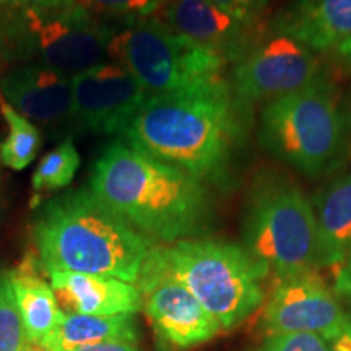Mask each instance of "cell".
<instances>
[{
	"label": "cell",
	"instance_id": "32",
	"mask_svg": "<svg viewBox=\"0 0 351 351\" xmlns=\"http://www.w3.org/2000/svg\"><path fill=\"white\" fill-rule=\"evenodd\" d=\"M346 261H351V247H350V252H348V257H346Z\"/></svg>",
	"mask_w": 351,
	"mask_h": 351
},
{
	"label": "cell",
	"instance_id": "12",
	"mask_svg": "<svg viewBox=\"0 0 351 351\" xmlns=\"http://www.w3.org/2000/svg\"><path fill=\"white\" fill-rule=\"evenodd\" d=\"M72 90L73 116L96 134H122L152 96L116 62H101L73 75Z\"/></svg>",
	"mask_w": 351,
	"mask_h": 351
},
{
	"label": "cell",
	"instance_id": "21",
	"mask_svg": "<svg viewBox=\"0 0 351 351\" xmlns=\"http://www.w3.org/2000/svg\"><path fill=\"white\" fill-rule=\"evenodd\" d=\"M78 166H80V153L77 152L72 140H65L39 161L32 179L33 191L41 194V192L67 187L75 178Z\"/></svg>",
	"mask_w": 351,
	"mask_h": 351
},
{
	"label": "cell",
	"instance_id": "2",
	"mask_svg": "<svg viewBox=\"0 0 351 351\" xmlns=\"http://www.w3.org/2000/svg\"><path fill=\"white\" fill-rule=\"evenodd\" d=\"M90 191L155 243L200 238L213 219L204 182L125 142L111 143L96 160Z\"/></svg>",
	"mask_w": 351,
	"mask_h": 351
},
{
	"label": "cell",
	"instance_id": "23",
	"mask_svg": "<svg viewBox=\"0 0 351 351\" xmlns=\"http://www.w3.org/2000/svg\"><path fill=\"white\" fill-rule=\"evenodd\" d=\"M168 0H73L91 15L124 16L130 21L150 19Z\"/></svg>",
	"mask_w": 351,
	"mask_h": 351
},
{
	"label": "cell",
	"instance_id": "16",
	"mask_svg": "<svg viewBox=\"0 0 351 351\" xmlns=\"http://www.w3.org/2000/svg\"><path fill=\"white\" fill-rule=\"evenodd\" d=\"M270 32L330 54L351 39V0H295L275 16Z\"/></svg>",
	"mask_w": 351,
	"mask_h": 351
},
{
	"label": "cell",
	"instance_id": "31",
	"mask_svg": "<svg viewBox=\"0 0 351 351\" xmlns=\"http://www.w3.org/2000/svg\"><path fill=\"white\" fill-rule=\"evenodd\" d=\"M26 351H46V350H43V348H34V346H32V348L26 350Z\"/></svg>",
	"mask_w": 351,
	"mask_h": 351
},
{
	"label": "cell",
	"instance_id": "29",
	"mask_svg": "<svg viewBox=\"0 0 351 351\" xmlns=\"http://www.w3.org/2000/svg\"><path fill=\"white\" fill-rule=\"evenodd\" d=\"M332 351H351V314L346 315V320L341 330L328 340Z\"/></svg>",
	"mask_w": 351,
	"mask_h": 351
},
{
	"label": "cell",
	"instance_id": "14",
	"mask_svg": "<svg viewBox=\"0 0 351 351\" xmlns=\"http://www.w3.org/2000/svg\"><path fill=\"white\" fill-rule=\"evenodd\" d=\"M7 104L26 119L52 124L73 116L72 77L39 64H20L0 80Z\"/></svg>",
	"mask_w": 351,
	"mask_h": 351
},
{
	"label": "cell",
	"instance_id": "17",
	"mask_svg": "<svg viewBox=\"0 0 351 351\" xmlns=\"http://www.w3.org/2000/svg\"><path fill=\"white\" fill-rule=\"evenodd\" d=\"M315 267H341L351 247V171L315 197Z\"/></svg>",
	"mask_w": 351,
	"mask_h": 351
},
{
	"label": "cell",
	"instance_id": "30",
	"mask_svg": "<svg viewBox=\"0 0 351 351\" xmlns=\"http://www.w3.org/2000/svg\"><path fill=\"white\" fill-rule=\"evenodd\" d=\"M73 351H140L135 341H104V343L83 346Z\"/></svg>",
	"mask_w": 351,
	"mask_h": 351
},
{
	"label": "cell",
	"instance_id": "9",
	"mask_svg": "<svg viewBox=\"0 0 351 351\" xmlns=\"http://www.w3.org/2000/svg\"><path fill=\"white\" fill-rule=\"evenodd\" d=\"M317 52L287 34L269 33L234 64L231 86L245 103H269L324 75Z\"/></svg>",
	"mask_w": 351,
	"mask_h": 351
},
{
	"label": "cell",
	"instance_id": "33",
	"mask_svg": "<svg viewBox=\"0 0 351 351\" xmlns=\"http://www.w3.org/2000/svg\"><path fill=\"white\" fill-rule=\"evenodd\" d=\"M348 114H350V121H351V109L348 111Z\"/></svg>",
	"mask_w": 351,
	"mask_h": 351
},
{
	"label": "cell",
	"instance_id": "11",
	"mask_svg": "<svg viewBox=\"0 0 351 351\" xmlns=\"http://www.w3.org/2000/svg\"><path fill=\"white\" fill-rule=\"evenodd\" d=\"M346 315L339 295L319 269L275 278V287L265 301L262 328L275 333H314L327 341L343 327Z\"/></svg>",
	"mask_w": 351,
	"mask_h": 351
},
{
	"label": "cell",
	"instance_id": "5",
	"mask_svg": "<svg viewBox=\"0 0 351 351\" xmlns=\"http://www.w3.org/2000/svg\"><path fill=\"white\" fill-rule=\"evenodd\" d=\"M150 257L194 295L223 330H232L265 302L270 270L243 244L191 238L156 244Z\"/></svg>",
	"mask_w": 351,
	"mask_h": 351
},
{
	"label": "cell",
	"instance_id": "7",
	"mask_svg": "<svg viewBox=\"0 0 351 351\" xmlns=\"http://www.w3.org/2000/svg\"><path fill=\"white\" fill-rule=\"evenodd\" d=\"M112 33V28L73 2L0 7V56L46 65L69 77L104 62Z\"/></svg>",
	"mask_w": 351,
	"mask_h": 351
},
{
	"label": "cell",
	"instance_id": "1",
	"mask_svg": "<svg viewBox=\"0 0 351 351\" xmlns=\"http://www.w3.org/2000/svg\"><path fill=\"white\" fill-rule=\"evenodd\" d=\"M252 104L225 77L152 95L122 132L125 143L182 169L205 186H234L238 161L249 143Z\"/></svg>",
	"mask_w": 351,
	"mask_h": 351
},
{
	"label": "cell",
	"instance_id": "15",
	"mask_svg": "<svg viewBox=\"0 0 351 351\" xmlns=\"http://www.w3.org/2000/svg\"><path fill=\"white\" fill-rule=\"evenodd\" d=\"M49 278L64 313L111 317L142 309V295L134 283L72 271H52Z\"/></svg>",
	"mask_w": 351,
	"mask_h": 351
},
{
	"label": "cell",
	"instance_id": "6",
	"mask_svg": "<svg viewBox=\"0 0 351 351\" xmlns=\"http://www.w3.org/2000/svg\"><path fill=\"white\" fill-rule=\"evenodd\" d=\"M313 202L295 179L276 168L252 176L243 212V245L275 278L315 267Z\"/></svg>",
	"mask_w": 351,
	"mask_h": 351
},
{
	"label": "cell",
	"instance_id": "22",
	"mask_svg": "<svg viewBox=\"0 0 351 351\" xmlns=\"http://www.w3.org/2000/svg\"><path fill=\"white\" fill-rule=\"evenodd\" d=\"M32 346L13 296L10 271H0V351H26Z\"/></svg>",
	"mask_w": 351,
	"mask_h": 351
},
{
	"label": "cell",
	"instance_id": "19",
	"mask_svg": "<svg viewBox=\"0 0 351 351\" xmlns=\"http://www.w3.org/2000/svg\"><path fill=\"white\" fill-rule=\"evenodd\" d=\"M10 280L26 335L34 346H41L65 313L60 309L51 285L39 276L28 271H10Z\"/></svg>",
	"mask_w": 351,
	"mask_h": 351
},
{
	"label": "cell",
	"instance_id": "4",
	"mask_svg": "<svg viewBox=\"0 0 351 351\" xmlns=\"http://www.w3.org/2000/svg\"><path fill=\"white\" fill-rule=\"evenodd\" d=\"M257 138L267 155L307 178H320L339 168L348 153V109L324 73L295 93L263 104Z\"/></svg>",
	"mask_w": 351,
	"mask_h": 351
},
{
	"label": "cell",
	"instance_id": "3",
	"mask_svg": "<svg viewBox=\"0 0 351 351\" xmlns=\"http://www.w3.org/2000/svg\"><path fill=\"white\" fill-rule=\"evenodd\" d=\"M33 238L47 275L72 271L134 285L156 245L85 189L51 200L38 215Z\"/></svg>",
	"mask_w": 351,
	"mask_h": 351
},
{
	"label": "cell",
	"instance_id": "24",
	"mask_svg": "<svg viewBox=\"0 0 351 351\" xmlns=\"http://www.w3.org/2000/svg\"><path fill=\"white\" fill-rule=\"evenodd\" d=\"M256 351H332L322 337L314 333H275L265 335Z\"/></svg>",
	"mask_w": 351,
	"mask_h": 351
},
{
	"label": "cell",
	"instance_id": "25",
	"mask_svg": "<svg viewBox=\"0 0 351 351\" xmlns=\"http://www.w3.org/2000/svg\"><path fill=\"white\" fill-rule=\"evenodd\" d=\"M219 8L252 28H261L269 0H212Z\"/></svg>",
	"mask_w": 351,
	"mask_h": 351
},
{
	"label": "cell",
	"instance_id": "8",
	"mask_svg": "<svg viewBox=\"0 0 351 351\" xmlns=\"http://www.w3.org/2000/svg\"><path fill=\"white\" fill-rule=\"evenodd\" d=\"M108 57L129 70L150 95L213 82L223 77L226 67L218 54L171 32L153 16L114 29Z\"/></svg>",
	"mask_w": 351,
	"mask_h": 351
},
{
	"label": "cell",
	"instance_id": "10",
	"mask_svg": "<svg viewBox=\"0 0 351 351\" xmlns=\"http://www.w3.org/2000/svg\"><path fill=\"white\" fill-rule=\"evenodd\" d=\"M142 309L165 348L186 351L213 340L221 326L189 289L148 256L137 280Z\"/></svg>",
	"mask_w": 351,
	"mask_h": 351
},
{
	"label": "cell",
	"instance_id": "13",
	"mask_svg": "<svg viewBox=\"0 0 351 351\" xmlns=\"http://www.w3.org/2000/svg\"><path fill=\"white\" fill-rule=\"evenodd\" d=\"M153 19L218 54L226 64L243 60L262 38L261 28L243 23L212 0H168Z\"/></svg>",
	"mask_w": 351,
	"mask_h": 351
},
{
	"label": "cell",
	"instance_id": "18",
	"mask_svg": "<svg viewBox=\"0 0 351 351\" xmlns=\"http://www.w3.org/2000/svg\"><path fill=\"white\" fill-rule=\"evenodd\" d=\"M138 328L134 314L83 315L65 313L54 332L44 340L39 348L46 351H73L83 346L104 343V341H135Z\"/></svg>",
	"mask_w": 351,
	"mask_h": 351
},
{
	"label": "cell",
	"instance_id": "26",
	"mask_svg": "<svg viewBox=\"0 0 351 351\" xmlns=\"http://www.w3.org/2000/svg\"><path fill=\"white\" fill-rule=\"evenodd\" d=\"M333 289L339 296L351 301V261H346L343 265L339 267Z\"/></svg>",
	"mask_w": 351,
	"mask_h": 351
},
{
	"label": "cell",
	"instance_id": "28",
	"mask_svg": "<svg viewBox=\"0 0 351 351\" xmlns=\"http://www.w3.org/2000/svg\"><path fill=\"white\" fill-rule=\"evenodd\" d=\"M73 0H0V7L8 8H32V7H54L72 3Z\"/></svg>",
	"mask_w": 351,
	"mask_h": 351
},
{
	"label": "cell",
	"instance_id": "20",
	"mask_svg": "<svg viewBox=\"0 0 351 351\" xmlns=\"http://www.w3.org/2000/svg\"><path fill=\"white\" fill-rule=\"evenodd\" d=\"M0 111L8 125V135L0 143V163L7 168L21 171L36 158L43 143L41 132L3 99H0Z\"/></svg>",
	"mask_w": 351,
	"mask_h": 351
},
{
	"label": "cell",
	"instance_id": "27",
	"mask_svg": "<svg viewBox=\"0 0 351 351\" xmlns=\"http://www.w3.org/2000/svg\"><path fill=\"white\" fill-rule=\"evenodd\" d=\"M330 59L345 75L351 77V39L345 41L343 44H340L339 47H335V49L330 52Z\"/></svg>",
	"mask_w": 351,
	"mask_h": 351
}]
</instances>
